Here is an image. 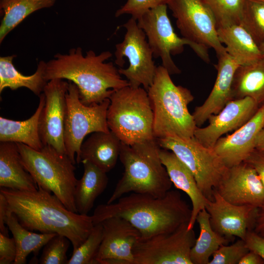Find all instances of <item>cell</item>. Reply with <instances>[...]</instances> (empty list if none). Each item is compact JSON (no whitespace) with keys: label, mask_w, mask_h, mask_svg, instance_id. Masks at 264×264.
<instances>
[{"label":"cell","mask_w":264,"mask_h":264,"mask_svg":"<svg viewBox=\"0 0 264 264\" xmlns=\"http://www.w3.org/2000/svg\"><path fill=\"white\" fill-rule=\"evenodd\" d=\"M38 187L30 191L0 188V192L6 199L8 210L22 226L32 231L63 235L75 250L91 232L92 216L70 211L54 194Z\"/></svg>","instance_id":"obj_1"},{"label":"cell","mask_w":264,"mask_h":264,"mask_svg":"<svg viewBox=\"0 0 264 264\" xmlns=\"http://www.w3.org/2000/svg\"><path fill=\"white\" fill-rule=\"evenodd\" d=\"M115 202L95 209L91 216L94 225L110 217H121L139 231L141 239L175 231L189 223L192 214L177 190H170L162 197L132 193Z\"/></svg>","instance_id":"obj_2"},{"label":"cell","mask_w":264,"mask_h":264,"mask_svg":"<svg viewBox=\"0 0 264 264\" xmlns=\"http://www.w3.org/2000/svg\"><path fill=\"white\" fill-rule=\"evenodd\" d=\"M111 56L109 51L96 54L91 50L84 56L81 47L71 48L46 62L45 78L47 81L67 80L78 88L82 103H100L109 99L114 90L129 85L112 62H106Z\"/></svg>","instance_id":"obj_3"},{"label":"cell","mask_w":264,"mask_h":264,"mask_svg":"<svg viewBox=\"0 0 264 264\" xmlns=\"http://www.w3.org/2000/svg\"><path fill=\"white\" fill-rule=\"evenodd\" d=\"M161 147L156 138L132 145L122 143L119 159L124 171L107 203L132 192L162 197L172 182L159 157Z\"/></svg>","instance_id":"obj_4"},{"label":"cell","mask_w":264,"mask_h":264,"mask_svg":"<svg viewBox=\"0 0 264 264\" xmlns=\"http://www.w3.org/2000/svg\"><path fill=\"white\" fill-rule=\"evenodd\" d=\"M153 112V133L156 139L194 137L198 127L188 108L194 96L188 88L176 86L162 65L157 66L147 90Z\"/></svg>","instance_id":"obj_5"},{"label":"cell","mask_w":264,"mask_h":264,"mask_svg":"<svg viewBox=\"0 0 264 264\" xmlns=\"http://www.w3.org/2000/svg\"><path fill=\"white\" fill-rule=\"evenodd\" d=\"M16 143L22 162L38 186L52 193L66 208L77 213L74 200L76 167L68 155L50 146L37 151Z\"/></svg>","instance_id":"obj_6"},{"label":"cell","mask_w":264,"mask_h":264,"mask_svg":"<svg viewBox=\"0 0 264 264\" xmlns=\"http://www.w3.org/2000/svg\"><path fill=\"white\" fill-rule=\"evenodd\" d=\"M109 99L108 126L122 143L132 145L155 138L153 112L146 89L129 85L114 90Z\"/></svg>","instance_id":"obj_7"},{"label":"cell","mask_w":264,"mask_h":264,"mask_svg":"<svg viewBox=\"0 0 264 264\" xmlns=\"http://www.w3.org/2000/svg\"><path fill=\"white\" fill-rule=\"evenodd\" d=\"M167 5H161L151 9L137 19L138 26L145 32L154 56L160 57L162 66L169 74H179L180 70L171 55L182 53L188 45L206 63L210 62L208 48L194 43L175 33L167 14Z\"/></svg>","instance_id":"obj_8"},{"label":"cell","mask_w":264,"mask_h":264,"mask_svg":"<svg viewBox=\"0 0 264 264\" xmlns=\"http://www.w3.org/2000/svg\"><path fill=\"white\" fill-rule=\"evenodd\" d=\"M110 99L93 105H86L80 99L77 87L69 82L66 94V112L64 140L66 154L75 164L85 137L97 132L110 131L107 121Z\"/></svg>","instance_id":"obj_9"},{"label":"cell","mask_w":264,"mask_h":264,"mask_svg":"<svg viewBox=\"0 0 264 264\" xmlns=\"http://www.w3.org/2000/svg\"><path fill=\"white\" fill-rule=\"evenodd\" d=\"M157 140L161 148L173 152L189 168L203 195L212 199L214 190L228 169L213 149L203 146L194 137L168 136Z\"/></svg>","instance_id":"obj_10"},{"label":"cell","mask_w":264,"mask_h":264,"mask_svg":"<svg viewBox=\"0 0 264 264\" xmlns=\"http://www.w3.org/2000/svg\"><path fill=\"white\" fill-rule=\"evenodd\" d=\"M122 26L126 32L123 40L115 45V64L122 67L124 58L129 62L128 67L119 69V72L127 78L129 86L147 90L154 81L157 66L153 60V51L143 30L136 19L131 18Z\"/></svg>","instance_id":"obj_11"},{"label":"cell","mask_w":264,"mask_h":264,"mask_svg":"<svg viewBox=\"0 0 264 264\" xmlns=\"http://www.w3.org/2000/svg\"><path fill=\"white\" fill-rule=\"evenodd\" d=\"M188 223L175 231L140 239L133 249V264H192L190 252L196 238Z\"/></svg>","instance_id":"obj_12"},{"label":"cell","mask_w":264,"mask_h":264,"mask_svg":"<svg viewBox=\"0 0 264 264\" xmlns=\"http://www.w3.org/2000/svg\"><path fill=\"white\" fill-rule=\"evenodd\" d=\"M167 6L183 37L213 48L218 57L227 53L219 39L214 16L204 0H170Z\"/></svg>","instance_id":"obj_13"},{"label":"cell","mask_w":264,"mask_h":264,"mask_svg":"<svg viewBox=\"0 0 264 264\" xmlns=\"http://www.w3.org/2000/svg\"><path fill=\"white\" fill-rule=\"evenodd\" d=\"M68 84L61 79L47 82L43 91L45 103L39 119V133L43 145L50 146L61 154H66L64 133Z\"/></svg>","instance_id":"obj_14"},{"label":"cell","mask_w":264,"mask_h":264,"mask_svg":"<svg viewBox=\"0 0 264 264\" xmlns=\"http://www.w3.org/2000/svg\"><path fill=\"white\" fill-rule=\"evenodd\" d=\"M103 239L95 258L96 264H133V249L141 238L139 231L119 217L100 222Z\"/></svg>","instance_id":"obj_15"},{"label":"cell","mask_w":264,"mask_h":264,"mask_svg":"<svg viewBox=\"0 0 264 264\" xmlns=\"http://www.w3.org/2000/svg\"><path fill=\"white\" fill-rule=\"evenodd\" d=\"M215 190L226 201L256 208L264 203V186L255 169L246 162L228 168Z\"/></svg>","instance_id":"obj_16"},{"label":"cell","mask_w":264,"mask_h":264,"mask_svg":"<svg viewBox=\"0 0 264 264\" xmlns=\"http://www.w3.org/2000/svg\"><path fill=\"white\" fill-rule=\"evenodd\" d=\"M205 209L213 230L230 241L234 237L245 240L247 231L253 229L257 208L231 203L214 189Z\"/></svg>","instance_id":"obj_17"},{"label":"cell","mask_w":264,"mask_h":264,"mask_svg":"<svg viewBox=\"0 0 264 264\" xmlns=\"http://www.w3.org/2000/svg\"><path fill=\"white\" fill-rule=\"evenodd\" d=\"M259 107L249 97L232 100L219 113L210 116L207 126L197 127L194 137L203 146L213 149L223 134L235 131L246 123Z\"/></svg>","instance_id":"obj_18"},{"label":"cell","mask_w":264,"mask_h":264,"mask_svg":"<svg viewBox=\"0 0 264 264\" xmlns=\"http://www.w3.org/2000/svg\"><path fill=\"white\" fill-rule=\"evenodd\" d=\"M264 126V103L254 115L235 132L218 139L213 150L227 168L238 165L255 149L257 136Z\"/></svg>","instance_id":"obj_19"},{"label":"cell","mask_w":264,"mask_h":264,"mask_svg":"<svg viewBox=\"0 0 264 264\" xmlns=\"http://www.w3.org/2000/svg\"><path fill=\"white\" fill-rule=\"evenodd\" d=\"M217 78L204 102L195 108L192 114L198 127H201L210 116L219 113L232 100V86L235 71L240 66L227 53L218 57Z\"/></svg>","instance_id":"obj_20"},{"label":"cell","mask_w":264,"mask_h":264,"mask_svg":"<svg viewBox=\"0 0 264 264\" xmlns=\"http://www.w3.org/2000/svg\"><path fill=\"white\" fill-rule=\"evenodd\" d=\"M159 157L173 184L184 192L192 203V214L188 227L193 229L198 213L205 208L207 199L199 189L189 168L172 151L161 148Z\"/></svg>","instance_id":"obj_21"},{"label":"cell","mask_w":264,"mask_h":264,"mask_svg":"<svg viewBox=\"0 0 264 264\" xmlns=\"http://www.w3.org/2000/svg\"><path fill=\"white\" fill-rule=\"evenodd\" d=\"M121 144L120 140L111 131L93 132L83 142L77 163L88 160L107 173L116 164Z\"/></svg>","instance_id":"obj_22"},{"label":"cell","mask_w":264,"mask_h":264,"mask_svg":"<svg viewBox=\"0 0 264 264\" xmlns=\"http://www.w3.org/2000/svg\"><path fill=\"white\" fill-rule=\"evenodd\" d=\"M0 187L18 190L38 189L22 162L16 143H0Z\"/></svg>","instance_id":"obj_23"},{"label":"cell","mask_w":264,"mask_h":264,"mask_svg":"<svg viewBox=\"0 0 264 264\" xmlns=\"http://www.w3.org/2000/svg\"><path fill=\"white\" fill-rule=\"evenodd\" d=\"M43 92L39 96V103L35 113L28 119L16 121L0 117V142H11L25 144L39 151L44 145L39 133V119L44 105Z\"/></svg>","instance_id":"obj_24"},{"label":"cell","mask_w":264,"mask_h":264,"mask_svg":"<svg viewBox=\"0 0 264 264\" xmlns=\"http://www.w3.org/2000/svg\"><path fill=\"white\" fill-rule=\"evenodd\" d=\"M84 167L82 177L77 180L74 200L77 213L88 215L93 208L96 198L108 184L107 173L88 160L81 162Z\"/></svg>","instance_id":"obj_25"},{"label":"cell","mask_w":264,"mask_h":264,"mask_svg":"<svg viewBox=\"0 0 264 264\" xmlns=\"http://www.w3.org/2000/svg\"><path fill=\"white\" fill-rule=\"evenodd\" d=\"M220 43L227 53L240 65L256 61L263 57L259 46L240 24L218 28Z\"/></svg>","instance_id":"obj_26"},{"label":"cell","mask_w":264,"mask_h":264,"mask_svg":"<svg viewBox=\"0 0 264 264\" xmlns=\"http://www.w3.org/2000/svg\"><path fill=\"white\" fill-rule=\"evenodd\" d=\"M232 95L233 100L249 97L259 106L264 103V57L237 68L234 76Z\"/></svg>","instance_id":"obj_27"},{"label":"cell","mask_w":264,"mask_h":264,"mask_svg":"<svg viewBox=\"0 0 264 264\" xmlns=\"http://www.w3.org/2000/svg\"><path fill=\"white\" fill-rule=\"evenodd\" d=\"M15 56L13 55L0 57V93L6 88L14 90L24 87L39 97L48 82L45 78L46 62L40 61L36 71L26 76L15 68L13 64Z\"/></svg>","instance_id":"obj_28"},{"label":"cell","mask_w":264,"mask_h":264,"mask_svg":"<svg viewBox=\"0 0 264 264\" xmlns=\"http://www.w3.org/2000/svg\"><path fill=\"white\" fill-rule=\"evenodd\" d=\"M5 222L11 232L17 247V255L14 264L26 263L27 257L31 253L35 256L47 242L57 234L36 233L22 226L16 216L8 209Z\"/></svg>","instance_id":"obj_29"},{"label":"cell","mask_w":264,"mask_h":264,"mask_svg":"<svg viewBox=\"0 0 264 264\" xmlns=\"http://www.w3.org/2000/svg\"><path fill=\"white\" fill-rule=\"evenodd\" d=\"M196 221L198 224L199 234L191 250L190 259L192 264H209L213 254L230 241L213 230L210 215L205 208L198 213Z\"/></svg>","instance_id":"obj_30"},{"label":"cell","mask_w":264,"mask_h":264,"mask_svg":"<svg viewBox=\"0 0 264 264\" xmlns=\"http://www.w3.org/2000/svg\"><path fill=\"white\" fill-rule=\"evenodd\" d=\"M56 0H0V43L23 20L39 10L53 6Z\"/></svg>","instance_id":"obj_31"},{"label":"cell","mask_w":264,"mask_h":264,"mask_svg":"<svg viewBox=\"0 0 264 264\" xmlns=\"http://www.w3.org/2000/svg\"><path fill=\"white\" fill-rule=\"evenodd\" d=\"M259 46L264 43V3L246 0L239 23Z\"/></svg>","instance_id":"obj_32"},{"label":"cell","mask_w":264,"mask_h":264,"mask_svg":"<svg viewBox=\"0 0 264 264\" xmlns=\"http://www.w3.org/2000/svg\"><path fill=\"white\" fill-rule=\"evenodd\" d=\"M212 12L217 27L239 24L246 0H204Z\"/></svg>","instance_id":"obj_33"},{"label":"cell","mask_w":264,"mask_h":264,"mask_svg":"<svg viewBox=\"0 0 264 264\" xmlns=\"http://www.w3.org/2000/svg\"><path fill=\"white\" fill-rule=\"evenodd\" d=\"M103 239L101 223L94 225L85 241L73 250L67 264H96L95 258Z\"/></svg>","instance_id":"obj_34"},{"label":"cell","mask_w":264,"mask_h":264,"mask_svg":"<svg viewBox=\"0 0 264 264\" xmlns=\"http://www.w3.org/2000/svg\"><path fill=\"white\" fill-rule=\"evenodd\" d=\"M70 240L66 237L56 234L44 245L39 260L40 264H67L66 252Z\"/></svg>","instance_id":"obj_35"},{"label":"cell","mask_w":264,"mask_h":264,"mask_svg":"<svg viewBox=\"0 0 264 264\" xmlns=\"http://www.w3.org/2000/svg\"><path fill=\"white\" fill-rule=\"evenodd\" d=\"M249 251L244 241L239 239L231 245L221 246L213 254L209 264H239Z\"/></svg>","instance_id":"obj_36"},{"label":"cell","mask_w":264,"mask_h":264,"mask_svg":"<svg viewBox=\"0 0 264 264\" xmlns=\"http://www.w3.org/2000/svg\"><path fill=\"white\" fill-rule=\"evenodd\" d=\"M170 0H127L126 3L115 12V16L118 17L129 14L137 20L149 10L161 5L167 4Z\"/></svg>","instance_id":"obj_37"},{"label":"cell","mask_w":264,"mask_h":264,"mask_svg":"<svg viewBox=\"0 0 264 264\" xmlns=\"http://www.w3.org/2000/svg\"><path fill=\"white\" fill-rule=\"evenodd\" d=\"M17 255V247L14 238L0 233V264H14Z\"/></svg>","instance_id":"obj_38"},{"label":"cell","mask_w":264,"mask_h":264,"mask_svg":"<svg viewBox=\"0 0 264 264\" xmlns=\"http://www.w3.org/2000/svg\"><path fill=\"white\" fill-rule=\"evenodd\" d=\"M247 247L259 255L264 260V238L253 230L247 231L244 240Z\"/></svg>","instance_id":"obj_39"},{"label":"cell","mask_w":264,"mask_h":264,"mask_svg":"<svg viewBox=\"0 0 264 264\" xmlns=\"http://www.w3.org/2000/svg\"><path fill=\"white\" fill-rule=\"evenodd\" d=\"M244 162L255 169L264 186V152L254 149Z\"/></svg>","instance_id":"obj_40"},{"label":"cell","mask_w":264,"mask_h":264,"mask_svg":"<svg viewBox=\"0 0 264 264\" xmlns=\"http://www.w3.org/2000/svg\"><path fill=\"white\" fill-rule=\"evenodd\" d=\"M8 213V204L4 196L0 192V233L8 236V227L5 222Z\"/></svg>","instance_id":"obj_41"},{"label":"cell","mask_w":264,"mask_h":264,"mask_svg":"<svg viewBox=\"0 0 264 264\" xmlns=\"http://www.w3.org/2000/svg\"><path fill=\"white\" fill-rule=\"evenodd\" d=\"M252 230L264 238V203L257 209Z\"/></svg>","instance_id":"obj_42"},{"label":"cell","mask_w":264,"mask_h":264,"mask_svg":"<svg viewBox=\"0 0 264 264\" xmlns=\"http://www.w3.org/2000/svg\"><path fill=\"white\" fill-rule=\"evenodd\" d=\"M264 260L257 254L249 251L241 259L239 264H264Z\"/></svg>","instance_id":"obj_43"},{"label":"cell","mask_w":264,"mask_h":264,"mask_svg":"<svg viewBox=\"0 0 264 264\" xmlns=\"http://www.w3.org/2000/svg\"><path fill=\"white\" fill-rule=\"evenodd\" d=\"M255 149L264 152V127L259 132L256 138Z\"/></svg>","instance_id":"obj_44"},{"label":"cell","mask_w":264,"mask_h":264,"mask_svg":"<svg viewBox=\"0 0 264 264\" xmlns=\"http://www.w3.org/2000/svg\"><path fill=\"white\" fill-rule=\"evenodd\" d=\"M259 48L262 53L263 57H264V43L261 44L259 46Z\"/></svg>","instance_id":"obj_45"},{"label":"cell","mask_w":264,"mask_h":264,"mask_svg":"<svg viewBox=\"0 0 264 264\" xmlns=\"http://www.w3.org/2000/svg\"><path fill=\"white\" fill-rule=\"evenodd\" d=\"M252 0L256 1H258V2H262L264 3V0Z\"/></svg>","instance_id":"obj_46"},{"label":"cell","mask_w":264,"mask_h":264,"mask_svg":"<svg viewBox=\"0 0 264 264\" xmlns=\"http://www.w3.org/2000/svg\"></svg>","instance_id":"obj_47"}]
</instances>
